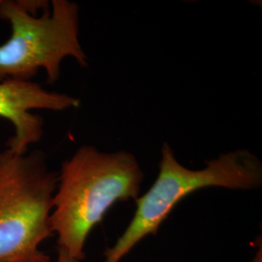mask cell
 I'll use <instances>...</instances> for the list:
<instances>
[{
	"label": "cell",
	"mask_w": 262,
	"mask_h": 262,
	"mask_svg": "<svg viewBox=\"0 0 262 262\" xmlns=\"http://www.w3.org/2000/svg\"><path fill=\"white\" fill-rule=\"evenodd\" d=\"M56 185L43 150L0 151V262H51L41 245L54 236Z\"/></svg>",
	"instance_id": "cell-4"
},
{
	"label": "cell",
	"mask_w": 262,
	"mask_h": 262,
	"mask_svg": "<svg viewBox=\"0 0 262 262\" xmlns=\"http://www.w3.org/2000/svg\"><path fill=\"white\" fill-rule=\"evenodd\" d=\"M75 96L50 92L32 81L7 79L0 82V118L9 121L14 134L7 142V150L27 154L31 145L42 139L44 120L34 110L61 112L80 107Z\"/></svg>",
	"instance_id": "cell-5"
},
{
	"label": "cell",
	"mask_w": 262,
	"mask_h": 262,
	"mask_svg": "<svg viewBox=\"0 0 262 262\" xmlns=\"http://www.w3.org/2000/svg\"><path fill=\"white\" fill-rule=\"evenodd\" d=\"M56 262H80L76 260L74 258H72L71 256H69L67 253L60 250L57 249V256H56Z\"/></svg>",
	"instance_id": "cell-6"
},
{
	"label": "cell",
	"mask_w": 262,
	"mask_h": 262,
	"mask_svg": "<svg viewBox=\"0 0 262 262\" xmlns=\"http://www.w3.org/2000/svg\"><path fill=\"white\" fill-rule=\"evenodd\" d=\"M251 262H262V244L261 237L259 238V245L257 247V251L254 254L253 259Z\"/></svg>",
	"instance_id": "cell-7"
},
{
	"label": "cell",
	"mask_w": 262,
	"mask_h": 262,
	"mask_svg": "<svg viewBox=\"0 0 262 262\" xmlns=\"http://www.w3.org/2000/svg\"><path fill=\"white\" fill-rule=\"evenodd\" d=\"M0 19L11 27L9 39L0 45V82L31 81L40 69L56 83L66 57L89 66L80 41V7L68 0H0Z\"/></svg>",
	"instance_id": "cell-3"
},
{
	"label": "cell",
	"mask_w": 262,
	"mask_h": 262,
	"mask_svg": "<svg viewBox=\"0 0 262 262\" xmlns=\"http://www.w3.org/2000/svg\"><path fill=\"white\" fill-rule=\"evenodd\" d=\"M262 186V162L246 149L230 150L205 161V167L187 168L163 143L159 174L150 188L135 200L136 209L128 225L103 253L102 262H122L148 236H156L179 203L200 189L222 187L253 190Z\"/></svg>",
	"instance_id": "cell-2"
},
{
	"label": "cell",
	"mask_w": 262,
	"mask_h": 262,
	"mask_svg": "<svg viewBox=\"0 0 262 262\" xmlns=\"http://www.w3.org/2000/svg\"><path fill=\"white\" fill-rule=\"evenodd\" d=\"M144 178L138 159L128 150L80 147L57 173L51 214L57 249L84 260L85 244L94 227L116 203L140 196Z\"/></svg>",
	"instance_id": "cell-1"
}]
</instances>
